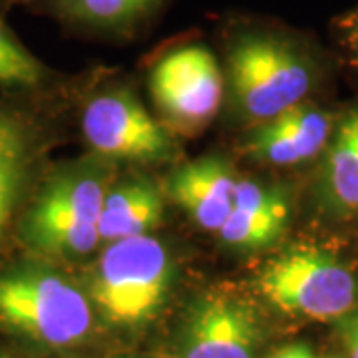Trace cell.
Here are the masks:
<instances>
[{
	"label": "cell",
	"instance_id": "10",
	"mask_svg": "<svg viewBox=\"0 0 358 358\" xmlns=\"http://www.w3.org/2000/svg\"><path fill=\"white\" fill-rule=\"evenodd\" d=\"M237 173L227 159L205 155L179 166L167 179V195L199 229L217 233L229 217Z\"/></svg>",
	"mask_w": 358,
	"mask_h": 358
},
{
	"label": "cell",
	"instance_id": "15",
	"mask_svg": "<svg viewBox=\"0 0 358 358\" xmlns=\"http://www.w3.org/2000/svg\"><path fill=\"white\" fill-rule=\"evenodd\" d=\"M64 20L98 32H128L141 24L164 0H50Z\"/></svg>",
	"mask_w": 358,
	"mask_h": 358
},
{
	"label": "cell",
	"instance_id": "13",
	"mask_svg": "<svg viewBox=\"0 0 358 358\" xmlns=\"http://www.w3.org/2000/svg\"><path fill=\"white\" fill-rule=\"evenodd\" d=\"M164 192L148 176H129L110 185L103 197L98 233L100 243L152 235L164 221Z\"/></svg>",
	"mask_w": 358,
	"mask_h": 358
},
{
	"label": "cell",
	"instance_id": "6",
	"mask_svg": "<svg viewBox=\"0 0 358 358\" xmlns=\"http://www.w3.org/2000/svg\"><path fill=\"white\" fill-rule=\"evenodd\" d=\"M223 72L203 44L166 52L150 70V94L164 122L183 134L205 128L223 100Z\"/></svg>",
	"mask_w": 358,
	"mask_h": 358
},
{
	"label": "cell",
	"instance_id": "8",
	"mask_svg": "<svg viewBox=\"0 0 358 358\" xmlns=\"http://www.w3.org/2000/svg\"><path fill=\"white\" fill-rule=\"evenodd\" d=\"M259 345L255 308L227 293L197 296L179 327V358H257Z\"/></svg>",
	"mask_w": 358,
	"mask_h": 358
},
{
	"label": "cell",
	"instance_id": "20",
	"mask_svg": "<svg viewBox=\"0 0 358 358\" xmlns=\"http://www.w3.org/2000/svg\"><path fill=\"white\" fill-rule=\"evenodd\" d=\"M112 358H154V357H145V355H120V357Z\"/></svg>",
	"mask_w": 358,
	"mask_h": 358
},
{
	"label": "cell",
	"instance_id": "7",
	"mask_svg": "<svg viewBox=\"0 0 358 358\" xmlns=\"http://www.w3.org/2000/svg\"><path fill=\"white\" fill-rule=\"evenodd\" d=\"M82 134L94 155L112 164H157L171 159L176 152L169 129L126 88L100 92L86 103Z\"/></svg>",
	"mask_w": 358,
	"mask_h": 358
},
{
	"label": "cell",
	"instance_id": "5",
	"mask_svg": "<svg viewBox=\"0 0 358 358\" xmlns=\"http://www.w3.org/2000/svg\"><path fill=\"white\" fill-rule=\"evenodd\" d=\"M253 285L271 307L296 319L334 322L358 305L355 268L319 245L279 251L257 271Z\"/></svg>",
	"mask_w": 358,
	"mask_h": 358
},
{
	"label": "cell",
	"instance_id": "16",
	"mask_svg": "<svg viewBox=\"0 0 358 358\" xmlns=\"http://www.w3.org/2000/svg\"><path fill=\"white\" fill-rule=\"evenodd\" d=\"M42 64L0 16V84L34 86L42 80Z\"/></svg>",
	"mask_w": 358,
	"mask_h": 358
},
{
	"label": "cell",
	"instance_id": "4",
	"mask_svg": "<svg viewBox=\"0 0 358 358\" xmlns=\"http://www.w3.org/2000/svg\"><path fill=\"white\" fill-rule=\"evenodd\" d=\"M84 285L58 268L28 263L0 273V331L44 348H74L94 331Z\"/></svg>",
	"mask_w": 358,
	"mask_h": 358
},
{
	"label": "cell",
	"instance_id": "22",
	"mask_svg": "<svg viewBox=\"0 0 358 358\" xmlns=\"http://www.w3.org/2000/svg\"><path fill=\"white\" fill-rule=\"evenodd\" d=\"M322 358H338V357H322Z\"/></svg>",
	"mask_w": 358,
	"mask_h": 358
},
{
	"label": "cell",
	"instance_id": "19",
	"mask_svg": "<svg viewBox=\"0 0 358 358\" xmlns=\"http://www.w3.org/2000/svg\"><path fill=\"white\" fill-rule=\"evenodd\" d=\"M268 358H317L315 352L310 350V346L303 343H293L279 348L277 352H273Z\"/></svg>",
	"mask_w": 358,
	"mask_h": 358
},
{
	"label": "cell",
	"instance_id": "11",
	"mask_svg": "<svg viewBox=\"0 0 358 358\" xmlns=\"http://www.w3.org/2000/svg\"><path fill=\"white\" fill-rule=\"evenodd\" d=\"M289 219V199L279 187L257 179H239L233 209L217 235L235 251L255 253L281 239Z\"/></svg>",
	"mask_w": 358,
	"mask_h": 358
},
{
	"label": "cell",
	"instance_id": "2",
	"mask_svg": "<svg viewBox=\"0 0 358 358\" xmlns=\"http://www.w3.org/2000/svg\"><path fill=\"white\" fill-rule=\"evenodd\" d=\"M112 162L92 155L58 169L28 205L20 239L42 259L74 261L100 245L98 221L114 183Z\"/></svg>",
	"mask_w": 358,
	"mask_h": 358
},
{
	"label": "cell",
	"instance_id": "12",
	"mask_svg": "<svg viewBox=\"0 0 358 358\" xmlns=\"http://www.w3.org/2000/svg\"><path fill=\"white\" fill-rule=\"evenodd\" d=\"M315 203L333 223L358 219V108L334 124L315 181Z\"/></svg>",
	"mask_w": 358,
	"mask_h": 358
},
{
	"label": "cell",
	"instance_id": "9",
	"mask_svg": "<svg viewBox=\"0 0 358 358\" xmlns=\"http://www.w3.org/2000/svg\"><path fill=\"white\" fill-rule=\"evenodd\" d=\"M334 124L331 112L307 100L257 124L247 138L245 152L267 166H301L322 155Z\"/></svg>",
	"mask_w": 358,
	"mask_h": 358
},
{
	"label": "cell",
	"instance_id": "17",
	"mask_svg": "<svg viewBox=\"0 0 358 358\" xmlns=\"http://www.w3.org/2000/svg\"><path fill=\"white\" fill-rule=\"evenodd\" d=\"M331 34L341 60L358 74V4L334 16Z\"/></svg>",
	"mask_w": 358,
	"mask_h": 358
},
{
	"label": "cell",
	"instance_id": "21",
	"mask_svg": "<svg viewBox=\"0 0 358 358\" xmlns=\"http://www.w3.org/2000/svg\"><path fill=\"white\" fill-rule=\"evenodd\" d=\"M0 358H13V357H8V355H4V352H0Z\"/></svg>",
	"mask_w": 358,
	"mask_h": 358
},
{
	"label": "cell",
	"instance_id": "3",
	"mask_svg": "<svg viewBox=\"0 0 358 358\" xmlns=\"http://www.w3.org/2000/svg\"><path fill=\"white\" fill-rule=\"evenodd\" d=\"M176 282V261L164 241L141 235L103 245L84 285L96 319L136 333L166 307Z\"/></svg>",
	"mask_w": 358,
	"mask_h": 358
},
{
	"label": "cell",
	"instance_id": "14",
	"mask_svg": "<svg viewBox=\"0 0 358 358\" xmlns=\"http://www.w3.org/2000/svg\"><path fill=\"white\" fill-rule=\"evenodd\" d=\"M30 173V143L22 126L0 112V245Z\"/></svg>",
	"mask_w": 358,
	"mask_h": 358
},
{
	"label": "cell",
	"instance_id": "18",
	"mask_svg": "<svg viewBox=\"0 0 358 358\" xmlns=\"http://www.w3.org/2000/svg\"><path fill=\"white\" fill-rule=\"evenodd\" d=\"M334 329L345 346L346 357L358 358V305L338 320H334Z\"/></svg>",
	"mask_w": 358,
	"mask_h": 358
},
{
	"label": "cell",
	"instance_id": "1",
	"mask_svg": "<svg viewBox=\"0 0 358 358\" xmlns=\"http://www.w3.org/2000/svg\"><path fill=\"white\" fill-rule=\"evenodd\" d=\"M320 76V54L296 32L251 26L231 36L227 78L233 102L255 124L307 102Z\"/></svg>",
	"mask_w": 358,
	"mask_h": 358
}]
</instances>
